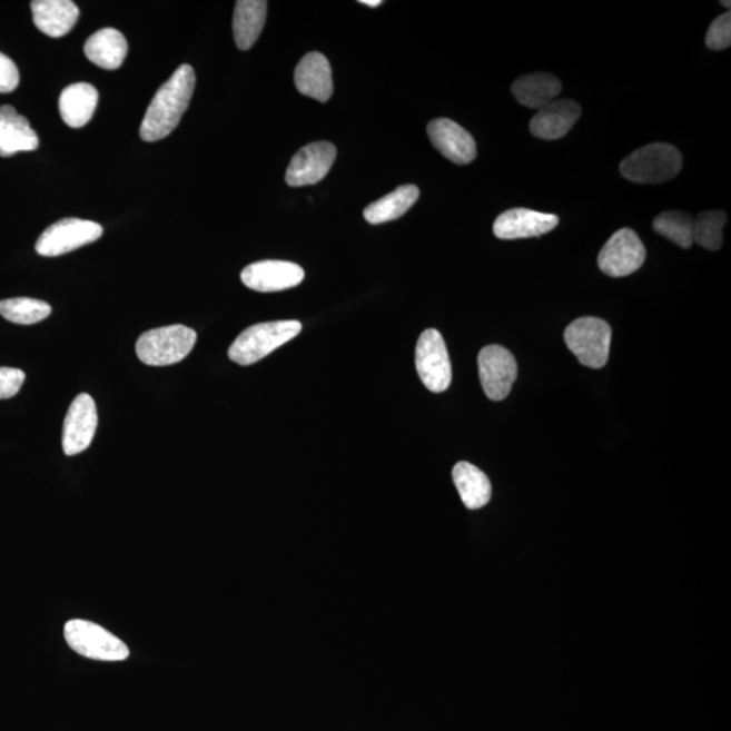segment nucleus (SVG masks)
I'll return each mask as SVG.
<instances>
[{
  "instance_id": "3",
  "label": "nucleus",
  "mask_w": 731,
  "mask_h": 731,
  "mask_svg": "<svg viewBox=\"0 0 731 731\" xmlns=\"http://www.w3.org/2000/svg\"><path fill=\"white\" fill-rule=\"evenodd\" d=\"M683 156L671 144L654 142L636 149L621 162V174L634 184H662L678 177Z\"/></svg>"
},
{
  "instance_id": "8",
  "label": "nucleus",
  "mask_w": 731,
  "mask_h": 731,
  "mask_svg": "<svg viewBox=\"0 0 731 731\" xmlns=\"http://www.w3.org/2000/svg\"><path fill=\"white\" fill-rule=\"evenodd\" d=\"M416 368L424 386L434 393L448 389L452 384V362L445 340L436 329H427L418 337Z\"/></svg>"
},
{
  "instance_id": "1",
  "label": "nucleus",
  "mask_w": 731,
  "mask_h": 731,
  "mask_svg": "<svg viewBox=\"0 0 731 731\" xmlns=\"http://www.w3.org/2000/svg\"><path fill=\"white\" fill-rule=\"evenodd\" d=\"M194 89H196V72L189 65L180 66L155 93L144 116L140 128L141 139L155 142L170 136L189 108Z\"/></svg>"
},
{
  "instance_id": "21",
  "label": "nucleus",
  "mask_w": 731,
  "mask_h": 731,
  "mask_svg": "<svg viewBox=\"0 0 731 731\" xmlns=\"http://www.w3.org/2000/svg\"><path fill=\"white\" fill-rule=\"evenodd\" d=\"M99 93L90 83H75L62 90L59 110L62 121L70 128H83L96 112Z\"/></svg>"
},
{
  "instance_id": "30",
  "label": "nucleus",
  "mask_w": 731,
  "mask_h": 731,
  "mask_svg": "<svg viewBox=\"0 0 731 731\" xmlns=\"http://www.w3.org/2000/svg\"><path fill=\"white\" fill-rule=\"evenodd\" d=\"M24 373L20 368L0 367V399L11 398L21 391Z\"/></svg>"
},
{
  "instance_id": "18",
  "label": "nucleus",
  "mask_w": 731,
  "mask_h": 731,
  "mask_svg": "<svg viewBox=\"0 0 731 731\" xmlns=\"http://www.w3.org/2000/svg\"><path fill=\"white\" fill-rule=\"evenodd\" d=\"M39 136L31 129L27 118L18 115L12 106L0 108V156L31 152L39 148Z\"/></svg>"
},
{
  "instance_id": "11",
  "label": "nucleus",
  "mask_w": 731,
  "mask_h": 731,
  "mask_svg": "<svg viewBox=\"0 0 731 731\" xmlns=\"http://www.w3.org/2000/svg\"><path fill=\"white\" fill-rule=\"evenodd\" d=\"M98 427L96 402L87 393L73 399L62 427V450L68 457L89 448Z\"/></svg>"
},
{
  "instance_id": "23",
  "label": "nucleus",
  "mask_w": 731,
  "mask_h": 731,
  "mask_svg": "<svg viewBox=\"0 0 731 731\" xmlns=\"http://www.w3.org/2000/svg\"><path fill=\"white\" fill-rule=\"evenodd\" d=\"M265 0H239L234 14V36L237 48L248 51L258 41L267 16Z\"/></svg>"
},
{
  "instance_id": "6",
  "label": "nucleus",
  "mask_w": 731,
  "mask_h": 731,
  "mask_svg": "<svg viewBox=\"0 0 731 731\" xmlns=\"http://www.w3.org/2000/svg\"><path fill=\"white\" fill-rule=\"evenodd\" d=\"M65 639L75 653L91 660L124 661L130 654L129 648L118 636L89 621L67 622Z\"/></svg>"
},
{
  "instance_id": "15",
  "label": "nucleus",
  "mask_w": 731,
  "mask_h": 731,
  "mask_svg": "<svg viewBox=\"0 0 731 731\" xmlns=\"http://www.w3.org/2000/svg\"><path fill=\"white\" fill-rule=\"evenodd\" d=\"M427 130L429 140L437 151L455 165H468L476 159V141L457 122L448 118H437L428 124Z\"/></svg>"
},
{
  "instance_id": "19",
  "label": "nucleus",
  "mask_w": 731,
  "mask_h": 731,
  "mask_svg": "<svg viewBox=\"0 0 731 731\" xmlns=\"http://www.w3.org/2000/svg\"><path fill=\"white\" fill-rule=\"evenodd\" d=\"M31 12L37 29L53 39L70 33L80 14L71 0H34Z\"/></svg>"
},
{
  "instance_id": "20",
  "label": "nucleus",
  "mask_w": 731,
  "mask_h": 731,
  "mask_svg": "<svg viewBox=\"0 0 731 731\" xmlns=\"http://www.w3.org/2000/svg\"><path fill=\"white\" fill-rule=\"evenodd\" d=\"M86 58L103 70L115 71L128 55V41L121 31L105 28L93 33L85 46Z\"/></svg>"
},
{
  "instance_id": "14",
  "label": "nucleus",
  "mask_w": 731,
  "mask_h": 731,
  "mask_svg": "<svg viewBox=\"0 0 731 731\" xmlns=\"http://www.w3.org/2000/svg\"><path fill=\"white\" fill-rule=\"evenodd\" d=\"M559 223V216L516 208L504 211L496 218L493 233L502 240L529 239L552 233Z\"/></svg>"
},
{
  "instance_id": "9",
  "label": "nucleus",
  "mask_w": 731,
  "mask_h": 731,
  "mask_svg": "<svg viewBox=\"0 0 731 731\" xmlns=\"http://www.w3.org/2000/svg\"><path fill=\"white\" fill-rule=\"evenodd\" d=\"M646 259V249L633 229L618 230L599 254L600 270L612 278L628 277L639 271Z\"/></svg>"
},
{
  "instance_id": "27",
  "label": "nucleus",
  "mask_w": 731,
  "mask_h": 731,
  "mask_svg": "<svg viewBox=\"0 0 731 731\" xmlns=\"http://www.w3.org/2000/svg\"><path fill=\"white\" fill-rule=\"evenodd\" d=\"M728 223V216L722 210L702 211L693 220V243L710 251H718L723 244V228Z\"/></svg>"
},
{
  "instance_id": "2",
  "label": "nucleus",
  "mask_w": 731,
  "mask_h": 731,
  "mask_svg": "<svg viewBox=\"0 0 731 731\" xmlns=\"http://www.w3.org/2000/svg\"><path fill=\"white\" fill-rule=\"evenodd\" d=\"M303 325L296 320L260 323L243 330L229 347V359L240 366L256 364L285 343L302 333Z\"/></svg>"
},
{
  "instance_id": "10",
  "label": "nucleus",
  "mask_w": 731,
  "mask_h": 731,
  "mask_svg": "<svg viewBox=\"0 0 731 731\" xmlns=\"http://www.w3.org/2000/svg\"><path fill=\"white\" fill-rule=\"evenodd\" d=\"M478 372L487 398L502 402L510 395L517 378L515 356L503 346H487L478 355Z\"/></svg>"
},
{
  "instance_id": "29",
  "label": "nucleus",
  "mask_w": 731,
  "mask_h": 731,
  "mask_svg": "<svg viewBox=\"0 0 731 731\" xmlns=\"http://www.w3.org/2000/svg\"><path fill=\"white\" fill-rule=\"evenodd\" d=\"M705 46L712 49V51H723V49H728L731 46L730 11L712 21L708 34H705Z\"/></svg>"
},
{
  "instance_id": "7",
  "label": "nucleus",
  "mask_w": 731,
  "mask_h": 731,
  "mask_svg": "<svg viewBox=\"0 0 731 731\" xmlns=\"http://www.w3.org/2000/svg\"><path fill=\"white\" fill-rule=\"evenodd\" d=\"M102 235L103 228L98 223L81 218H62L43 230L36 243V251L53 258L97 241Z\"/></svg>"
},
{
  "instance_id": "28",
  "label": "nucleus",
  "mask_w": 731,
  "mask_h": 731,
  "mask_svg": "<svg viewBox=\"0 0 731 731\" xmlns=\"http://www.w3.org/2000/svg\"><path fill=\"white\" fill-rule=\"evenodd\" d=\"M653 229L681 248H690L693 244V217L685 211H664L655 218Z\"/></svg>"
},
{
  "instance_id": "13",
  "label": "nucleus",
  "mask_w": 731,
  "mask_h": 731,
  "mask_svg": "<svg viewBox=\"0 0 731 731\" xmlns=\"http://www.w3.org/2000/svg\"><path fill=\"white\" fill-rule=\"evenodd\" d=\"M304 277L302 266L284 260L256 261L241 271L243 284L261 293L292 289L302 284Z\"/></svg>"
},
{
  "instance_id": "16",
  "label": "nucleus",
  "mask_w": 731,
  "mask_h": 731,
  "mask_svg": "<svg viewBox=\"0 0 731 731\" xmlns=\"http://www.w3.org/2000/svg\"><path fill=\"white\" fill-rule=\"evenodd\" d=\"M581 108L571 99L553 101L536 112L530 122V130L542 140H559L571 132L579 121Z\"/></svg>"
},
{
  "instance_id": "24",
  "label": "nucleus",
  "mask_w": 731,
  "mask_h": 731,
  "mask_svg": "<svg viewBox=\"0 0 731 731\" xmlns=\"http://www.w3.org/2000/svg\"><path fill=\"white\" fill-rule=\"evenodd\" d=\"M453 480L466 508L480 510L491 502V481L477 466L458 462L453 468Z\"/></svg>"
},
{
  "instance_id": "33",
  "label": "nucleus",
  "mask_w": 731,
  "mask_h": 731,
  "mask_svg": "<svg viewBox=\"0 0 731 731\" xmlns=\"http://www.w3.org/2000/svg\"><path fill=\"white\" fill-rule=\"evenodd\" d=\"M721 4H723V6H724V8H728V9H730V6H731V3H730V2H721Z\"/></svg>"
},
{
  "instance_id": "4",
  "label": "nucleus",
  "mask_w": 731,
  "mask_h": 731,
  "mask_svg": "<svg viewBox=\"0 0 731 731\" xmlns=\"http://www.w3.org/2000/svg\"><path fill=\"white\" fill-rule=\"evenodd\" d=\"M196 342V330L185 325H170L144 333L136 343V354L148 366H170L184 360Z\"/></svg>"
},
{
  "instance_id": "26",
  "label": "nucleus",
  "mask_w": 731,
  "mask_h": 731,
  "mask_svg": "<svg viewBox=\"0 0 731 731\" xmlns=\"http://www.w3.org/2000/svg\"><path fill=\"white\" fill-rule=\"evenodd\" d=\"M51 305L36 298H9L0 302V315L14 324L31 325L51 316Z\"/></svg>"
},
{
  "instance_id": "17",
  "label": "nucleus",
  "mask_w": 731,
  "mask_h": 731,
  "mask_svg": "<svg viewBox=\"0 0 731 731\" xmlns=\"http://www.w3.org/2000/svg\"><path fill=\"white\" fill-rule=\"evenodd\" d=\"M297 90L318 102H327L334 92L333 70L323 53L310 52L298 62L295 72Z\"/></svg>"
},
{
  "instance_id": "32",
  "label": "nucleus",
  "mask_w": 731,
  "mask_h": 731,
  "mask_svg": "<svg viewBox=\"0 0 731 731\" xmlns=\"http://www.w3.org/2000/svg\"><path fill=\"white\" fill-rule=\"evenodd\" d=\"M359 3L368 6V8H378V6L383 4L381 0H360Z\"/></svg>"
},
{
  "instance_id": "12",
  "label": "nucleus",
  "mask_w": 731,
  "mask_h": 731,
  "mask_svg": "<svg viewBox=\"0 0 731 731\" xmlns=\"http://www.w3.org/2000/svg\"><path fill=\"white\" fill-rule=\"evenodd\" d=\"M336 147L327 141L309 144L295 155L286 171V184L303 187L320 182L334 166Z\"/></svg>"
},
{
  "instance_id": "31",
  "label": "nucleus",
  "mask_w": 731,
  "mask_h": 731,
  "mask_svg": "<svg viewBox=\"0 0 731 731\" xmlns=\"http://www.w3.org/2000/svg\"><path fill=\"white\" fill-rule=\"evenodd\" d=\"M20 85V71L8 56L0 52V93H9L17 90Z\"/></svg>"
},
{
  "instance_id": "25",
  "label": "nucleus",
  "mask_w": 731,
  "mask_h": 731,
  "mask_svg": "<svg viewBox=\"0 0 731 731\" xmlns=\"http://www.w3.org/2000/svg\"><path fill=\"white\" fill-rule=\"evenodd\" d=\"M418 196H421V190L414 185L398 187L395 191L367 206L364 211L366 221L377 225L397 220L415 205Z\"/></svg>"
},
{
  "instance_id": "22",
  "label": "nucleus",
  "mask_w": 731,
  "mask_h": 731,
  "mask_svg": "<svg viewBox=\"0 0 731 731\" xmlns=\"http://www.w3.org/2000/svg\"><path fill=\"white\" fill-rule=\"evenodd\" d=\"M516 101L526 108L541 110L560 96L562 85L554 75L540 72L524 75L512 85Z\"/></svg>"
},
{
  "instance_id": "5",
  "label": "nucleus",
  "mask_w": 731,
  "mask_h": 731,
  "mask_svg": "<svg viewBox=\"0 0 731 731\" xmlns=\"http://www.w3.org/2000/svg\"><path fill=\"white\" fill-rule=\"evenodd\" d=\"M611 335L610 325L602 318L581 317L567 325L565 342L581 365L602 368L609 362Z\"/></svg>"
}]
</instances>
